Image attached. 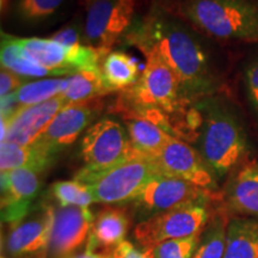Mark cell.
Instances as JSON below:
<instances>
[{"instance_id": "13", "label": "cell", "mask_w": 258, "mask_h": 258, "mask_svg": "<svg viewBox=\"0 0 258 258\" xmlns=\"http://www.w3.org/2000/svg\"><path fill=\"white\" fill-rule=\"evenodd\" d=\"M41 172L16 169L2 172V221L14 226L24 220L34 209L41 190Z\"/></svg>"}, {"instance_id": "20", "label": "cell", "mask_w": 258, "mask_h": 258, "mask_svg": "<svg viewBox=\"0 0 258 258\" xmlns=\"http://www.w3.org/2000/svg\"><path fill=\"white\" fill-rule=\"evenodd\" d=\"M132 146L141 156L156 159L172 135L156 122L144 117L123 118Z\"/></svg>"}, {"instance_id": "15", "label": "cell", "mask_w": 258, "mask_h": 258, "mask_svg": "<svg viewBox=\"0 0 258 258\" xmlns=\"http://www.w3.org/2000/svg\"><path fill=\"white\" fill-rule=\"evenodd\" d=\"M66 106L62 95L19 110L8 124H2V143L30 146L43 134L54 117Z\"/></svg>"}, {"instance_id": "3", "label": "cell", "mask_w": 258, "mask_h": 258, "mask_svg": "<svg viewBox=\"0 0 258 258\" xmlns=\"http://www.w3.org/2000/svg\"><path fill=\"white\" fill-rule=\"evenodd\" d=\"M207 37L258 43V0H157Z\"/></svg>"}, {"instance_id": "10", "label": "cell", "mask_w": 258, "mask_h": 258, "mask_svg": "<svg viewBox=\"0 0 258 258\" xmlns=\"http://www.w3.org/2000/svg\"><path fill=\"white\" fill-rule=\"evenodd\" d=\"M211 192L177 177L159 173L146 183L133 201L141 220L186 203L208 198Z\"/></svg>"}, {"instance_id": "9", "label": "cell", "mask_w": 258, "mask_h": 258, "mask_svg": "<svg viewBox=\"0 0 258 258\" xmlns=\"http://www.w3.org/2000/svg\"><path fill=\"white\" fill-rule=\"evenodd\" d=\"M22 55L38 66L71 77L85 70L101 69L106 53L89 46H66L51 38L17 37Z\"/></svg>"}, {"instance_id": "19", "label": "cell", "mask_w": 258, "mask_h": 258, "mask_svg": "<svg viewBox=\"0 0 258 258\" xmlns=\"http://www.w3.org/2000/svg\"><path fill=\"white\" fill-rule=\"evenodd\" d=\"M226 202L235 213L258 217V167L238 171L226 189Z\"/></svg>"}, {"instance_id": "29", "label": "cell", "mask_w": 258, "mask_h": 258, "mask_svg": "<svg viewBox=\"0 0 258 258\" xmlns=\"http://www.w3.org/2000/svg\"><path fill=\"white\" fill-rule=\"evenodd\" d=\"M200 237L182 238L164 241L153 249L156 258H192Z\"/></svg>"}, {"instance_id": "23", "label": "cell", "mask_w": 258, "mask_h": 258, "mask_svg": "<svg viewBox=\"0 0 258 258\" xmlns=\"http://www.w3.org/2000/svg\"><path fill=\"white\" fill-rule=\"evenodd\" d=\"M101 70L109 92L124 91L132 88L141 74L137 61L120 50H111L103 60Z\"/></svg>"}, {"instance_id": "17", "label": "cell", "mask_w": 258, "mask_h": 258, "mask_svg": "<svg viewBox=\"0 0 258 258\" xmlns=\"http://www.w3.org/2000/svg\"><path fill=\"white\" fill-rule=\"evenodd\" d=\"M129 227V217L125 209L120 207L105 208L98 213L90 232L86 250L114 249L124 241ZM97 252V251H96Z\"/></svg>"}, {"instance_id": "27", "label": "cell", "mask_w": 258, "mask_h": 258, "mask_svg": "<svg viewBox=\"0 0 258 258\" xmlns=\"http://www.w3.org/2000/svg\"><path fill=\"white\" fill-rule=\"evenodd\" d=\"M227 224L221 215L212 218L200 235L192 258H224Z\"/></svg>"}, {"instance_id": "18", "label": "cell", "mask_w": 258, "mask_h": 258, "mask_svg": "<svg viewBox=\"0 0 258 258\" xmlns=\"http://www.w3.org/2000/svg\"><path fill=\"white\" fill-rule=\"evenodd\" d=\"M73 0H12L9 11L18 24L37 28L50 24L66 14Z\"/></svg>"}, {"instance_id": "33", "label": "cell", "mask_w": 258, "mask_h": 258, "mask_svg": "<svg viewBox=\"0 0 258 258\" xmlns=\"http://www.w3.org/2000/svg\"><path fill=\"white\" fill-rule=\"evenodd\" d=\"M110 251L114 258H156L153 249L138 250L133 244L125 240Z\"/></svg>"}, {"instance_id": "34", "label": "cell", "mask_w": 258, "mask_h": 258, "mask_svg": "<svg viewBox=\"0 0 258 258\" xmlns=\"http://www.w3.org/2000/svg\"><path fill=\"white\" fill-rule=\"evenodd\" d=\"M76 258H114L111 251H103V252H96V251H88Z\"/></svg>"}, {"instance_id": "26", "label": "cell", "mask_w": 258, "mask_h": 258, "mask_svg": "<svg viewBox=\"0 0 258 258\" xmlns=\"http://www.w3.org/2000/svg\"><path fill=\"white\" fill-rule=\"evenodd\" d=\"M69 84V77L60 78H43L34 82H28L22 85L17 91L11 93L19 110L27 106L41 104L54 97L62 95Z\"/></svg>"}, {"instance_id": "1", "label": "cell", "mask_w": 258, "mask_h": 258, "mask_svg": "<svg viewBox=\"0 0 258 258\" xmlns=\"http://www.w3.org/2000/svg\"><path fill=\"white\" fill-rule=\"evenodd\" d=\"M205 35L153 0L145 17H137L123 41L144 56L160 59L175 73L185 104L218 95L222 77L205 42Z\"/></svg>"}, {"instance_id": "24", "label": "cell", "mask_w": 258, "mask_h": 258, "mask_svg": "<svg viewBox=\"0 0 258 258\" xmlns=\"http://www.w3.org/2000/svg\"><path fill=\"white\" fill-rule=\"evenodd\" d=\"M106 93L110 92L103 80L102 70H85L69 77V84L62 93V98L64 104L70 105L98 99Z\"/></svg>"}, {"instance_id": "31", "label": "cell", "mask_w": 258, "mask_h": 258, "mask_svg": "<svg viewBox=\"0 0 258 258\" xmlns=\"http://www.w3.org/2000/svg\"><path fill=\"white\" fill-rule=\"evenodd\" d=\"M243 85L251 110L258 120V56L245 66L243 72Z\"/></svg>"}, {"instance_id": "6", "label": "cell", "mask_w": 258, "mask_h": 258, "mask_svg": "<svg viewBox=\"0 0 258 258\" xmlns=\"http://www.w3.org/2000/svg\"><path fill=\"white\" fill-rule=\"evenodd\" d=\"M84 165L76 175H93L141 156L132 146L124 123L103 117L86 129L80 140Z\"/></svg>"}, {"instance_id": "35", "label": "cell", "mask_w": 258, "mask_h": 258, "mask_svg": "<svg viewBox=\"0 0 258 258\" xmlns=\"http://www.w3.org/2000/svg\"><path fill=\"white\" fill-rule=\"evenodd\" d=\"M11 2L12 0H0V10H2V15H5L6 12H9Z\"/></svg>"}, {"instance_id": "28", "label": "cell", "mask_w": 258, "mask_h": 258, "mask_svg": "<svg viewBox=\"0 0 258 258\" xmlns=\"http://www.w3.org/2000/svg\"><path fill=\"white\" fill-rule=\"evenodd\" d=\"M50 191L59 207H84L89 208L93 203L91 192L88 186L78 180H60L50 186Z\"/></svg>"}, {"instance_id": "2", "label": "cell", "mask_w": 258, "mask_h": 258, "mask_svg": "<svg viewBox=\"0 0 258 258\" xmlns=\"http://www.w3.org/2000/svg\"><path fill=\"white\" fill-rule=\"evenodd\" d=\"M194 104L201 115L192 143L217 178L235 169L249 152L250 143L243 118L225 97H206Z\"/></svg>"}, {"instance_id": "4", "label": "cell", "mask_w": 258, "mask_h": 258, "mask_svg": "<svg viewBox=\"0 0 258 258\" xmlns=\"http://www.w3.org/2000/svg\"><path fill=\"white\" fill-rule=\"evenodd\" d=\"M145 57L144 72L132 88L124 90L116 103V110L123 112L124 117L143 110H160L167 116L177 115L189 105L180 96L178 79L157 56Z\"/></svg>"}, {"instance_id": "21", "label": "cell", "mask_w": 258, "mask_h": 258, "mask_svg": "<svg viewBox=\"0 0 258 258\" xmlns=\"http://www.w3.org/2000/svg\"><path fill=\"white\" fill-rule=\"evenodd\" d=\"M55 156L42 150L35 144L30 146H19L12 143L0 145V170L2 172L16 169H32L43 172L51 166Z\"/></svg>"}, {"instance_id": "5", "label": "cell", "mask_w": 258, "mask_h": 258, "mask_svg": "<svg viewBox=\"0 0 258 258\" xmlns=\"http://www.w3.org/2000/svg\"><path fill=\"white\" fill-rule=\"evenodd\" d=\"M161 170L156 159L137 156L111 169L93 175H76L74 179L88 186L93 203L122 205L133 202L146 183Z\"/></svg>"}, {"instance_id": "30", "label": "cell", "mask_w": 258, "mask_h": 258, "mask_svg": "<svg viewBox=\"0 0 258 258\" xmlns=\"http://www.w3.org/2000/svg\"><path fill=\"white\" fill-rule=\"evenodd\" d=\"M66 46H86L84 35V16H77L49 37Z\"/></svg>"}, {"instance_id": "7", "label": "cell", "mask_w": 258, "mask_h": 258, "mask_svg": "<svg viewBox=\"0 0 258 258\" xmlns=\"http://www.w3.org/2000/svg\"><path fill=\"white\" fill-rule=\"evenodd\" d=\"M208 200L209 196L141 220L135 226V240L143 250H150L167 240L200 237L211 221Z\"/></svg>"}, {"instance_id": "12", "label": "cell", "mask_w": 258, "mask_h": 258, "mask_svg": "<svg viewBox=\"0 0 258 258\" xmlns=\"http://www.w3.org/2000/svg\"><path fill=\"white\" fill-rule=\"evenodd\" d=\"M156 161L165 175L184 179L208 192L217 189V176L199 151L178 138L170 139L158 154Z\"/></svg>"}, {"instance_id": "25", "label": "cell", "mask_w": 258, "mask_h": 258, "mask_svg": "<svg viewBox=\"0 0 258 258\" xmlns=\"http://www.w3.org/2000/svg\"><path fill=\"white\" fill-rule=\"evenodd\" d=\"M0 60L2 69H6L12 72L25 77V78H60L54 71L38 66L27 57L22 55L16 36L2 32V48H0Z\"/></svg>"}, {"instance_id": "11", "label": "cell", "mask_w": 258, "mask_h": 258, "mask_svg": "<svg viewBox=\"0 0 258 258\" xmlns=\"http://www.w3.org/2000/svg\"><path fill=\"white\" fill-rule=\"evenodd\" d=\"M98 99L63 106L34 144L57 157L61 151L76 143L102 114L103 108Z\"/></svg>"}, {"instance_id": "36", "label": "cell", "mask_w": 258, "mask_h": 258, "mask_svg": "<svg viewBox=\"0 0 258 258\" xmlns=\"http://www.w3.org/2000/svg\"><path fill=\"white\" fill-rule=\"evenodd\" d=\"M2 258H8V257H2Z\"/></svg>"}, {"instance_id": "14", "label": "cell", "mask_w": 258, "mask_h": 258, "mask_svg": "<svg viewBox=\"0 0 258 258\" xmlns=\"http://www.w3.org/2000/svg\"><path fill=\"white\" fill-rule=\"evenodd\" d=\"M95 215L89 208L55 209L49 243L50 258H70L89 239Z\"/></svg>"}, {"instance_id": "8", "label": "cell", "mask_w": 258, "mask_h": 258, "mask_svg": "<svg viewBox=\"0 0 258 258\" xmlns=\"http://www.w3.org/2000/svg\"><path fill=\"white\" fill-rule=\"evenodd\" d=\"M138 0H84L85 44L109 54L137 19Z\"/></svg>"}, {"instance_id": "32", "label": "cell", "mask_w": 258, "mask_h": 258, "mask_svg": "<svg viewBox=\"0 0 258 258\" xmlns=\"http://www.w3.org/2000/svg\"><path fill=\"white\" fill-rule=\"evenodd\" d=\"M25 80H27L25 77L19 76L12 71L2 69L0 71V96L2 98L17 91L22 85H24Z\"/></svg>"}, {"instance_id": "16", "label": "cell", "mask_w": 258, "mask_h": 258, "mask_svg": "<svg viewBox=\"0 0 258 258\" xmlns=\"http://www.w3.org/2000/svg\"><path fill=\"white\" fill-rule=\"evenodd\" d=\"M55 209L42 206L24 220L11 226L6 239V250L14 256L37 253L49 247Z\"/></svg>"}, {"instance_id": "22", "label": "cell", "mask_w": 258, "mask_h": 258, "mask_svg": "<svg viewBox=\"0 0 258 258\" xmlns=\"http://www.w3.org/2000/svg\"><path fill=\"white\" fill-rule=\"evenodd\" d=\"M224 258H258V220L235 218L228 222Z\"/></svg>"}]
</instances>
